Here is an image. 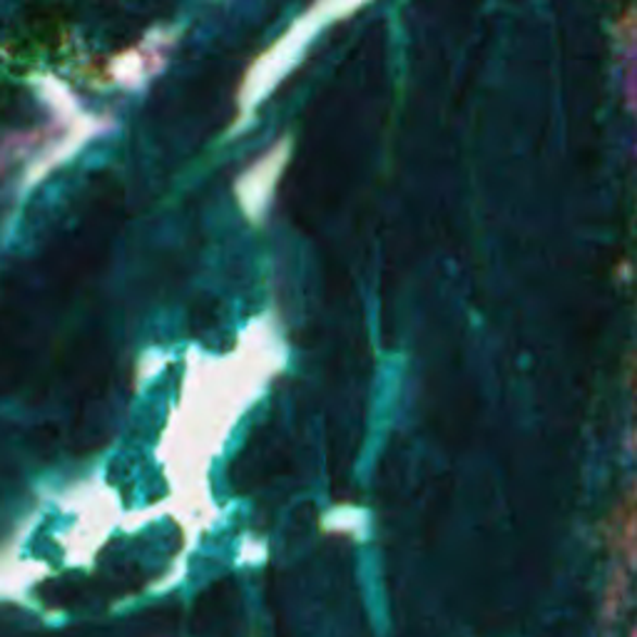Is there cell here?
Instances as JSON below:
<instances>
[]
</instances>
